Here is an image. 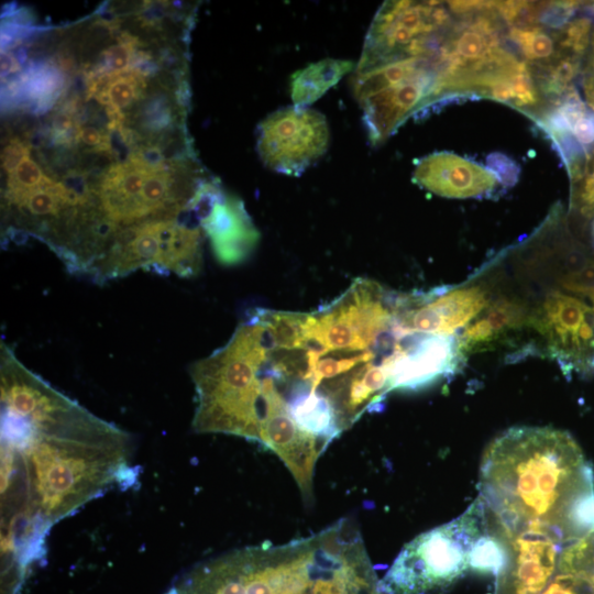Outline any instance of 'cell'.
I'll return each instance as SVG.
<instances>
[{
    "instance_id": "obj_24",
    "label": "cell",
    "mask_w": 594,
    "mask_h": 594,
    "mask_svg": "<svg viewBox=\"0 0 594 594\" xmlns=\"http://www.w3.org/2000/svg\"><path fill=\"white\" fill-rule=\"evenodd\" d=\"M31 154V144L21 136H11L2 147V168L8 174L12 173L20 162Z\"/></svg>"
},
{
    "instance_id": "obj_20",
    "label": "cell",
    "mask_w": 594,
    "mask_h": 594,
    "mask_svg": "<svg viewBox=\"0 0 594 594\" xmlns=\"http://www.w3.org/2000/svg\"><path fill=\"white\" fill-rule=\"evenodd\" d=\"M506 37L517 47L519 57L531 69L547 67L568 55L560 48L558 29L540 24L506 26Z\"/></svg>"
},
{
    "instance_id": "obj_14",
    "label": "cell",
    "mask_w": 594,
    "mask_h": 594,
    "mask_svg": "<svg viewBox=\"0 0 594 594\" xmlns=\"http://www.w3.org/2000/svg\"><path fill=\"white\" fill-rule=\"evenodd\" d=\"M395 352L359 365L322 383L321 392L331 403L341 431L350 428L367 409L391 392V366Z\"/></svg>"
},
{
    "instance_id": "obj_18",
    "label": "cell",
    "mask_w": 594,
    "mask_h": 594,
    "mask_svg": "<svg viewBox=\"0 0 594 594\" xmlns=\"http://www.w3.org/2000/svg\"><path fill=\"white\" fill-rule=\"evenodd\" d=\"M287 406L302 430L328 444L341 433L330 400L318 389L312 391L306 382L301 381L298 386H294Z\"/></svg>"
},
{
    "instance_id": "obj_12",
    "label": "cell",
    "mask_w": 594,
    "mask_h": 594,
    "mask_svg": "<svg viewBox=\"0 0 594 594\" xmlns=\"http://www.w3.org/2000/svg\"><path fill=\"white\" fill-rule=\"evenodd\" d=\"M485 302L484 294L474 287L399 295L397 324L406 333L453 336Z\"/></svg>"
},
{
    "instance_id": "obj_2",
    "label": "cell",
    "mask_w": 594,
    "mask_h": 594,
    "mask_svg": "<svg viewBox=\"0 0 594 594\" xmlns=\"http://www.w3.org/2000/svg\"><path fill=\"white\" fill-rule=\"evenodd\" d=\"M479 499L498 526L543 522L572 538L594 529V473L563 430L515 427L484 452Z\"/></svg>"
},
{
    "instance_id": "obj_10",
    "label": "cell",
    "mask_w": 594,
    "mask_h": 594,
    "mask_svg": "<svg viewBox=\"0 0 594 594\" xmlns=\"http://www.w3.org/2000/svg\"><path fill=\"white\" fill-rule=\"evenodd\" d=\"M548 355L565 375H594V307L576 296L549 295L534 318Z\"/></svg>"
},
{
    "instance_id": "obj_3",
    "label": "cell",
    "mask_w": 594,
    "mask_h": 594,
    "mask_svg": "<svg viewBox=\"0 0 594 594\" xmlns=\"http://www.w3.org/2000/svg\"><path fill=\"white\" fill-rule=\"evenodd\" d=\"M350 535L345 519L308 537L263 542L195 565L165 594H306Z\"/></svg>"
},
{
    "instance_id": "obj_23",
    "label": "cell",
    "mask_w": 594,
    "mask_h": 594,
    "mask_svg": "<svg viewBox=\"0 0 594 594\" xmlns=\"http://www.w3.org/2000/svg\"><path fill=\"white\" fill-rule=\"evenodd\" d=\"M50 178L37 163L30 155H26L14 170L7 175L4 190H2V204L15 200L40 187Z\"/></svg>"
},
{
    "instance_id": "obj_13",
    "label": "cell",
    "mask_w": 594,
    "mask_h": 594,
    "mask_svg": "<svg viewBox=\"0 0 594 594\" xmlns=\"http://www.w3.org/2000/svg\"><path fill=\"white\" fill-rule=\"evenodd\" d=\"M462 351L454 336L410 333L391 366L392 389H416L453 374Z\"/></svg>"
},
{
    "instance_id": "obj_16",
    "label": "cell",
    "mask_w": 594,
    "mask_h": 594,
    "mask_svg": "<svg viewBox=\"0 0 594 594\" xmlns=\"http://www.w3.org/2000/svg\"><path fill=\"white\" fill-rule=\"evenodd\" d=\"M413 178L428 191L459 199L487 195L499 182L490 168L449 152L422 157L415 167Z\"/></svg>"
},
{
    "instance_id": "obj_6",
    "label": "cell",
    "mask_w": 594,
    "mask_h": 594,
    "mask_svg": "<svg viewBox=\"0 0 594 594\" xmlns=\"http://www.w3.org/2000/svg\"><path fill=\"white\" fill-rule=\"evenodd\" d=\"M398 296L377 282L356 278L332 302L308 312L307 350L393 353L406 336L397 326Z\"/></svg>"
},
{
    "instance_id": "obj_21",
    "label": "cell",
    "mask_w": 594,
    "mask_h": 594,
    "mask_svg": "<svg viewBox=\"0 0 594 594\" xmlns=\"http://www.w3.org/2000/svg\"><path fill=\"white\" fill-rule=\"evenodd\" d=\"M250 315L263 326L271 351L307 350L308 312L255 308Z\"/></svg>"
},
{
    "instance_id": "obj_15",
    "label": "cell",
    "mask_w": 594,
    "mask_h": 594,
    "mask_svg": "<svg viewBox=\"0 0 594 594\" xmlns=\"http://www.w3.org/2000/svg\"><path fill=\"white\" fill-rule=\"evenodd\" d=\"M216 260L226 266L248 260L256 249L260 232L246 212L243 201L222 191L199 219Z\"/></svg>"
},
{
    "instance_id": "obj_1",
    "label": "cell",
    "mask_w": 594,
    "mask_h": 594,
    "mask_svg": "<svg viewBox=\"0 0 594 594\" xmlns=\"http://www.w3.org/2000/svg\"><path fill=\"white\" fill-rule=\"evenodd\" d=\"M1 588L15 593L50 529L125 477L130 435L0 342Z\"/></svg>"
},
{
    "instance_id": "obj_5",
    "label": "cell",
    "mask_w": 594,
    "mask_h": 594,
    "mask_svg": "<svg viewBox=\"0 0 594 594\" xmlns=\"http://www.w3.org/2000/svg\"><path fill=\"white\" fill-rule=\"evenodd\" d=\"M506 38L495 1H480L474 10L454 15L438 47L435 103L461 96L483 97L494 79L521 59L508 50Z\"/></svg>"
},
{
    "instance_id": "obj_26",
    "label": "cell",
    "mask_w": 594,
    "mask_h": 594,
    "mask_svg": "<svg viewBox=\"0 0 594 594\" xmlns=\"http://www.w3.org/2000/svg\"><path fill=\"white\" fill-rule=\"evenodd\" d=\"M536 594H594V585L587 582L553 584Z\"/></svg>"
},
{
    "instance_id": "obj_27",
    "label": "cell",
    "mask_w": 594,
    "mask_h": 594,
    "mask_svg": "<svg viewBox=\"0 0 594 594\" xmlns=\"http://www.w3.org/2000/svg\"><path fill=\"white\" fill-rule=\"evenodd\" d=\"M582 84L594 87V26L591 34L590 45L582 68Z\"/></svg>"
},
{
    "instance_id": "obj_11",
    "label": "cell",
    "mask_w": 594,
    "mask_h": 594,
    "mask_svg": "<svg viewBox=\"0 0 594 594\" xmlns=\"http://www.w3.org/2000/svg\"><path fill=\"white\" fill-rule=\"evenodd\" d=\"M530 119L552 141L569 178L579 176L594 154V112L575 87L547 101Z\"/></svg>"
},
{
    "instance_id": "obj_25",
    "label": "cell",
    "mask_w": 594,
    "mask_h": 594,
    "mask_svg": "<svg viewBox=\"0 0 594 594\" xmlns=\"http://www.w3.org/2000/svg\"><path fill=\"white\" fill-rule=\"evenodd\" d=\"M490 169L498 177L505 186H512L518 178V166L503 154H492L488 158Z\"/></svg>"
},
{
    "instance_id": "obj_29",
    "label": "cell",
    "mask_w": 594,
    "mask_h": 594,
    "mask_svg": "<svg viewBox=\"0 0 594 594\" xmlns=\"http://www.w3.org/2000/svg\"><path fill=\"white\" fill-rule=\"evenodd\" d=\"M586 105L594 112V87L588 84H582Z\"/></svg>"
},
{
    "instance_id": "obj_19",
    "label": "cell",
    "mask_w": 594,
    "mask_h": 594,
    "mask_svg": "<svg viewBox=\"0 0 594 594\" xmlns=\"http://www.w3.org/2000/svg\"><path fill=\"white\" fill-rule=\"evenodd\" d=\"M353 67L348 59L324 58L297 70L290 81L292 100L300 108L314 103Z\"/></svg>"
},
{
    "instance_id": "obj_17",
    "label": "cell",
    "mask_w": 594,
    "mask_h": 594,
    "mask_svg": "<svg viewBox=\"0 0 594 594\" xmlns=\"http://www.w3.org/2000/svg\"><path fill=\"white\" fill-rule=\"evenodd\" d=\"M66 74L51 59L47 63L33 65L4 88L6 103L34 108L43 112L64 96Z\"/></svg>"
},
{
    "instance_id": "obj_9",
    "label": "cell",
    "mask_w": 594,
    "mask_h": 594,
    "mask_svg": "<svg viewBox=\"0 0 594 594\" xmlns=\"http://www.w3.org/2000/svg\"><path fill=\"white\" fill-rule=\"evenodd\" d=\"M261 388L258 443L278 455L296 481L305 502L310 503L314 497L315 468L328 443L296 424L276 378L265 370V365L261 375Z\"/></svg>"
},
{
    "instance_id": "obj_4",
    "label": "cell",
    "mask_w": 594,
    "mask_h": 594,
    "mask_svg": "<svg viewBox=\"0 0 594 594\" xmlns=\"http://www.w3.org/2000/svg\"><path fill=\"white\" fill-rule=\"evenodd\" d=\"M270 353L263 326L249 315L224 345L190 365L196 392L194 431L258 442L261 375Z\"/></svg>"
},
{
    "instance_id": "obj_7",
    "label": "cell",
    "mask_w": 594,
    "mask_h": 594,
    "mask_svg": "<svg viewBox=\"0 0 594 594\" xmlns=\"http://www.w3.org/2000/svg\"><path fill=\"white\" fill-rule=\"evenodd\" d=\"M483 534L476 498L460 517L408 542L380 581L381 588L385 594H421L450 584L470 569L472 551Z\"/></svg>"
},
{
    "instance_id": "obj_22",
    "label": "cell",
    "mask_w": 594,
    "mask_h": 594,
    "mask_svg": "<svg viewBox=\"0 0 594 594\" xmlns=\"http://www.w3.org/2000/svg\"><path fill=\"white\" fill-rule=\"evenodd\" d=\"M570 185V212L585 229L594 218V155Z\"/></svg>"
},
{
    "instance_id": "obj_8",
    "label": "cell",
    "mask_w": 594,
    "mask_h": 594,
    "mask_svg": "<svg viewBox=\"0 0 594 594\" xmlns=\"http://www.w3.org/2000/svg\"><path fill=\"white\" fill-rule=\"evenodd\" d=\"M329 140L323 114L294 106L277 110L261 122L257 151L267 168L297 176L326 153Z\"/></svg>"
},
{
    "instance_id": "obj_28",
    "label": "cell",
    "mask_w": 594,
    "mask_h": 594,
    "mask_svg": "<svg viewBox=\"0 0 594 594\" xmlns=\"http://www.w3.org/2000/svg\"><path fill=\"white\" fill-rule=\"evenodd\" d=\"M22 65L20 59L8 50L1 51V78L14 75L21 72Z\"/></svg>"
}]
</instances>
